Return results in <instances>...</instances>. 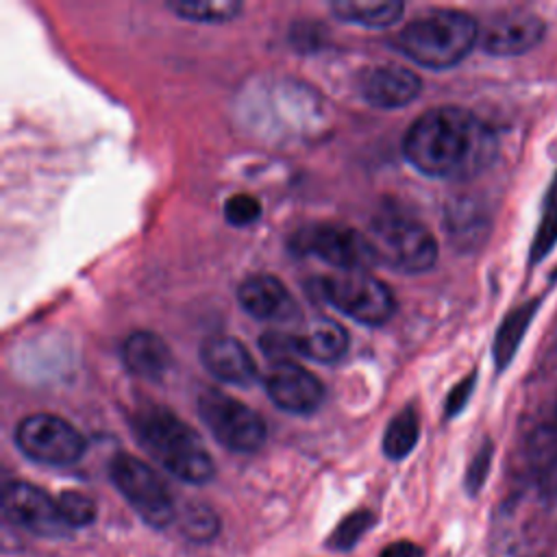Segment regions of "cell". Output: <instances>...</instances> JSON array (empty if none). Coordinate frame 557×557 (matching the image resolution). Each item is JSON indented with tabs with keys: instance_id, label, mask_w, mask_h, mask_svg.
I'll use <instances>...</instances> for the list:
<instances>
[{
	"instance_id": "cell-13",
	"label": "cell",
	"mask_w": 557,
	"mask_h": 557,
	"mask_svg": "<svg viewBox=\"0 0 557 557\" xmlns=\"http://www.w3.org/2000/svg\"><path fill=\"white\" fill-rule=\"evenodd\" d=\"M237 300L246 313L265 322H294L300 313L292 292L272 274L248 276L237 289Z\"/></svg>"
},
{
	"instance_id": "cell-10",
	"label": "cell",
	"mask_w": 557,
	"mask_h": 557,
	"mask_svg": "<svg viewBox=\"0 0 557 557\" xmlns=\"http://www.w3.org/2000/svg\"><path fill=\"white\" fill-rule=\"evenodd\" d=\"M2 516L9 524L37 537L59 540L72 535V527L65 522L59 503L48 492L26 481L4 485Z\"/></svg>"
},
{
	"instance_id": "cell-3",
	"label": "cell",
	"mask_w": 557,
	"mask_h": 557,
	"mask_svg": "<svg viewBox=\"0 0 557 557\" xmlns=\"http://www.w3.org/2000/svg\"><path fill=\"white\" fill-rule=\"evenodd\" d=\"M479 26L457 9H431L396 35L394 46L418 65L444 70L459 63L476 44Z\"/></svg>"
},
{
	"instance_id": "cell-2",
	"label": "cell",
	"mask_w": 557,
	"mask_h": 557,
	"mask_svg": "<svg viewBox=\"0 0 557 557\" xmlns=\"http://www.w3.org/2000/svg\"><path fill=\"white\" fill-rule=\"evenodd\" d=\"M133 431L144 450L178 481L202 485L213 479L215 463L202 437L170 409H141L133 418Z\"/></svg>"
},
{
	"instance_id": "cell-15",
	"label": "cell",
	"mask_w": 557,
	"mask_h": 557,
	"mask_svg": "<svg viewBox=\"0 0 557 557\" xmlns=\"http://www.w3.org/2000/svg\"><path fill=\"white\" fill-rule=\"evenodd\" d=\"M202 366L218 379L231 385H250L257 376V366L248 348L231 335H211L200 346Z\"/></svg>"
},
{
	"instance_id": "cell-9",
	"label": "cell",
	"mask_w": 557,
	"mask_h": 557,
	"mask_svg": "<svg viewBox=\"0 0 557 557\" xmlns=\"http://www.w3.org/2000/svg\"><path fill=\"white\" fill-rule=\"evenodd\" d=\"M15 444L28 459L46 466H70L85 453V437L52 413L26 416L15 429Z\"/></svg>"
},
{
	"instance_id": "cell-28",
	"label": "cell",
	"mask_w": 557,
	"mask_h": 557,
	"mask_svg": "<svg viewBox=\"0 0 557 557\" xmlns=\"http://www.w3.org/2000/svg\"><path fill=\"white\" fill-rule=\"evenodd\" d=\"M474 381H476V372H472L470 376H466L463 381H459V383L450 389V394H448V398H446V418L457 416V413L466 407V403H468L470 396H472Z\"/></svg>"
},
{
	"instance_id": "cell-17",
	"label": "cell",
	"mask_w": 557,
	"mask_h": 557,
	"mask_svg": "<svg viewBox=\"0 0 557 557\" xmlns=\"http://www.w3.org/2000/svg\"><path fill=\"white\" fill-rule=\"evenodd\" d=\"M122 359L135 376L148 381H161L172 368V352L168 344L150 331L131 333L122 344Z\"/></svg>"
},
{
	"instance_id": "cell-29",
	"label": "cell",
	"mask_w": 557,
	"mask_h": 557,
	"mask_svg": "<svg viewBox=\"0 0 557 557\" xmlns=\"http://www.w3.org/2000/svg\"><path fill=\"white\" fill-rule=\"evenodd\" d=\"M379 557H424V550L418 544L409 542V540H398V542L387 544L379 553Z\"/></svg>"
},
{
	"instance_id": "cell-22",
	"label": "cell",
	"mask_w": 557,
	"mask_h": 557,
	"mask_svg": "<svg viewBox=\"0 0 557 557\" xmlns=\"http://www.w3.org/2000/svg\"><path fill=\"white\" fill-rule=\"evenodd\" d=\"M178 527L189 542L207 544L220 533V518L205 503H187L178 513Z\"/></svg>"
},
{
	"instance_id": "cell-26",
	"label": "cell",
	"mask_w": 557,
	"mask_h": 557,
	"mask_svg": "<svg viewBox=\"0 0 557 557\" xmlns=\"http://www.w3.org/2000/svg\"><path fill=\"white\" fill-rule=\"evenodd\" d=\"M224 218L233 226H248L261 218V202L252 194H233L224 202Z\"/></svg>"
},
{
	"instance_id": "cell-12",
	"label": "cell",
	"mask_w": 557,
	"mask_h": 557,
	"mask_svg": "<svg viewBox=\"0 0 557 557\" xmlns=\"http://www.w3.org/2000/svg\"><path fill=\"white\" fill-rule=\"evenodd\" d=\"M542 17L527 9H507L490 17L481 33V46L487 54L516 57L533 50L544 39Z\"/></svg>"
},
{
	"instance_id": "cell-16",
	"label": "cell",
	"mask_w": 557,
	"mask_h": 557,
	"mask_svg": "<svg viewBox=\"0 0 557 557\" xmlns=\"http://www.w3.org/2000/svg\"><path fill=\"white\" fill-rule=\"evenodd\" d=\"M289 348L292 355L320 363H335L348 350V333L331 318H315L309 322L305 333L289 335Z\"/></svg>"
},
{
	"instance_id": "cell-21",
	"label": "cell",
	"mask_w": 557,
	"mask_h": 557,
	"mask_svg": "<svg viewBox=\"0 0 557 557\" xmlns=\"http://www.w3.org/2000/svg\"><path fill=\"white\" fill-rule=\"evenodd\" d=\"M557 244V172L546 189L544 205H542V218L537 224V231L531 239L529 250V265H537Z\"/></svg>"
},
{
	"instance_id": "cell-20",
	"label": "cell",
	"mask_w": 557,
	"mask_h": 557,
	"mask_svg": "<svg viewBox=\"0 0 557 557\" xmlns=\"http://www.w3.org/2000/svg\"><path fill=\"white\" fill-rule=\"evenodd\" d=\"M418 435H420L418 413L411 405H407L403 411H398L392 418V422L385 429V435H383L385 457H389L394 461L405 459L418 444Z\"/></svg>"
},
{
	"instance_id": "cell-25",
	"label": "cell",
	"mask_w": 557,
	"mask_h": 557,
	"mask_svg": "<svg viewBox=\"0 0 557 557\" xmlns=\"http://www.w3.org/2000/svg\"><path fill=\"white\" fill-rule=\"evenodd\" d=\"M59 503V509L65 518V522L72 527V529H81V527H87L96 520L98 516V507L96 503L83 494V492H76V490H65L59 494L57 498Z\"/></svg>"
},
{
	"instance_id": "cell-8",
	"label": "cell",
	"mask_w": 557,
	"mask_h": 557,
	"mask_svg": "<svg viewBox=\"0 0 557 557\" xmlns=\"http://www.w3.org/2000/svg\"><path fill=\"white\" fill-rule=\"evenodd\" d=\"M289 248L302 257H318L339 272L363 270L374 263L366 233L342 224H311L296 231Z\"/></svg>"
},
{
	"instance_id": "cell-19",
	"label": "cell",
	"mask_w": 557,
	"mask_h": 557,
	"mask_svg": "<svg viewBox=\"0 0 557 557\" xmlns=\"http://www.w3.org/2000/svg\"><path fill=\"white\" fill-rule=\"evenodd\" d=\"M331 11L342 22H350L368 28H383L398 22V17L405 11V4L396 0H385V2L337 0L331 4Z\"/></svg>"
},
{
	"instance_id": "cell-4",
	"label": "cell",
	"mask_w": 557,
	"mask_h": 557,
	"mask_svg": "<svg viewBox=\"0 0 557 557\" xmlns=\"http://www.w3.org/2000/svg\"><path fill=\"white\" fill-rule=\"evenodd\" d=\"M374 263H383L396 272L418 274L435 265L437 242L433 233L418 220L403 213H379L368 233Z\"/></svg>"
},
{
	"instance_id": "cell-5",
	"label": "cell",
	"mask_w": 557,
	"mask_h": 557,
	"mask_svg": "<svg viewBox=\"0 0 557 557\" xmlns=\"http://www.w3.org/2000/svg\"><path fill=\"white\" fill-rule=\"evenodd\" d=\"M315 292L333 309L368 326L385 324L396 309L392 289L366 270L320 276V281H315Z\"/></svg>"
},
{
	"instance_id": "cell-6",
	"label": "cell",
	"mask_w": 557,
	"mask_h": 557,
	"mask_svg": "<svg viewBox=\"0 0 557 557\" xmlns=\"http://www.w3.org/2000/svg\"><path fill=\"white\" fill-rule=\"evenodd\" d=\"M109 476L135 513L152 529H165L176 518L170 490L159 474L141 459L117 453L109 463Z\"/></svg>"
},
{
	"instance_id": "cell-24",
	"label": "cell",
	"mask_w": 557,
	"mask_h": 557,
	"mask_svg": "<svg viewBox=\"0 0 557 557\" xmlns=\"http://www.w3.org/2000/svg\"><path fill=\"white\" fill-rule=\"evenodd\" d=\"M374 522L376 518L372 511H352L333 529V533L326 537V546L333 550H350L374 527Z\"/></svg>"
},
{
	"instance_id": "cell-18",
	"label": "cell",
	"mask_w": 557,
	"mask_h": 557,
	"mask_svg": "<svg viewBox=\"0 0 557 557\" xmlns=\"http://www.w3.org/2000/svg\"><path fill=\"white\" fill-rule=\"evenodd\" d=\"M540 305H542V298L527 300V302L518 305L516 309H511L505 315V320L500 322L496 337H494V363H496L498 372H503L516 357L518 346L522 344L527 329L533 322Z\"/></svg>"
},
{
	"instance_id": "cell-14",
	"label": "cell",
	"mask_w": 557,
	"mask_h": 557,
	"mask_svg": "<svg viewBox=\"0 0 557 557\" xmlns=\"http://www.w3.org/2000/svg\"><path fill=\"white\" fill-rule=\"evenodd\" d=\"M359 94L372 107L396 109L420 94V78L403 65H376L359 76Z\"/></svg>"
},
{
	"instance_id": "cell-27",
	"label": "cell",
	"mask_w": 557,
	"mask_h": 557,
	"mask_svg": "<svg viewBox=\"0 0 557 557\" xmlns=\"http://www.w3.org/2000/svg\"><path fill=\"white\" fill-rule=\"evenodd\" d=\"M492 455H494V446L490 440L483 442V446L474 453L472 461L468 463V470H466V479H463V487L468 492V496H476L483 485H485V479L490 474V468H492Z\"/></svg>"
},
{
	"instance_id": "cell-23",
	"label": "cell",
	"mask_w": 557,
	"mask_h": 557,
	"mask_svg": "<svg viewBox=\"0 0 557 557\" xmlns=\"http://www.w3.org/2000/svg\"><path fill=\"white\" fill-rule=\"evenodd\" d=\"M168 7L183 20L191 22H228L233 20L244 7L235 0H176L168 2Z\"/></svg>"
},
{
	"instance_id": "cell-11",
	"label": "cell",
	"mask_w": 557,
	"mask_h": 557,
	"mask_svg": "<svg viewBox=\"0 0 557 557\" xmlns=\"http://www.w3.org/2000/svg\"><path fill=\"white\" fill-rule=\"evenodd\" d=\"M272 403L287 413H313L324 400V385L315 374L294 361H274L263 376Z\"/></svg>"
},
{
	"instance_id": "cell-1",
	"label": "cell",
	"mask_w": 557,
	"mask_h": 557,
	"mask_svg": "<svg viewBox=\"0 0 557 557\" xmlns=\"http://www.w3.org/2000/svg\"><path fill=\"white\" fill-rule=\"evenodd\" d=\"M496 150L494 131L461 107L429 109L403 139L405 159L435 178H470L492 165Z\"/></svg>"
},
{
	"instance_id": "cell-7",
	"label": "cell",
	"mask_w": 557,
	"mask_h": 557,
	"mask_svg": "<svg viewBox=\"0 0 557 557\" xmlns=\"http://www.w3.org/2000/svg\"><path fill=\"white\" fill-rule=\"evenodd\" d=\"M198 413L211 435L233 453L248 455L265 444V420L255 409L220 389L209 387L198 396Z\"/></svg>"
}]
</instances>
